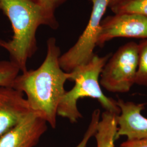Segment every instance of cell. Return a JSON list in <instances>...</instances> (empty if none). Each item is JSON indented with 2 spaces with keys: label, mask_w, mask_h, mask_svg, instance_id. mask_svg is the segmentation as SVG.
Masks as SVG:
<instances>
[{
  "label": "cell",
  "mask_w": 147,
  "mask_h": 147,
  "mask_svg": "<svg viewBox=\"0 0 147 147\" xmlns=\"http://www.w3.org/2000/svg\"><path fill=\"white\" fill-rule=\"evenodd\" d=\"M20 71L18 66L11 61H0V87H12Z\"/></svg>",
  "instance_id": "cell-13"
},
{
  "label": "cell",
  "mask_w": 147,
  "mask_h": 147,
  "mask_svg": "<svg viewBox=\"0 0 147 147\" xmlns=\"http://www.w3.org/2000/svg\"><path fill=\"white\" fill-rule=\"evenodd\" d=\"M100 111L99 109H96L93 111L92 115L89 126L84 134L83 138L82 139L81 141L75 147H87L89 140L93 136H94L97 125L100 121Z\"/></svg>",
  "instance_id": "cell-14"
},
{
  "label": "cell",
  "mask_w": 147,
  "mask_h": 147,
  "mask_svg": "<svg viewBox=\"0 0 147 147\" xmlns=\"http://www.w3.org/2000/svg\"><path fill=\"white\" fill-rule=\"evenodd\" d=\"M110 9L115 14L131 13L147 17V0H123Z\"/></svg>",
  "instance_id": "cell-11"
},
{
  "label": "cell",
  "mask_w": 147,
  "mask_h": 147,
  "mask_svg": "<svg viewBox=\"0 0 147 147\" xmlns=\"http://www.w3.org/2000/svg\"><path fill=\"white\" fill-rule=\"evenodd\" d=\"M117 102L120 109L117 116V139L121 136H126L127 140L147 138V118L141 113L144 105L121 99Z\"/></svg>",
  "instance_id": "cell-9"
},
{
  "label": "cell",
  "mask_w": 147,
  "mask_h": 147,
  "mask_svg": "<svg viewBox=\"0 0 147 147\" xmlns=\"http://www.w3.org/2000/svg\"><path fill=\"white\" fill-rule=\"evenodd\" d=\"M138 45V61L135 84L147 87V39Z\"/></svg>",
  "instance_id": "cell-12"
},
{
  "label": "cell",
  "mask_w": 147,
  "mask_h": 147,
  "mask_svg": "<svg viewBox=\"0 0 147 147\" xmlns=\"http://www.w3.org/2000/svg\"><path fill=\"white\" fill-rule=\"evenodd\" d=\"M110 56V54L102 57L94 55L88 62L70 72V80L74 81L75 85L72 89L65 92L60 101L58 116L67 118L71 123H77L82 117L78 108V102L84 98L95 99L105 111L119 114L117 101L105 95L100 87V74Z\"/></svg>",
  "instance_id": "cell-3"
},
{
  "label": "cell",
  "mask_w": 147,
  "mask_h": 147,
  "mask_svg": "<svg viewBox=\"0 0 147 147\" xmlns=\"http://www.w3.org/2000/svg\"><path fill=\"white\" fill-rule=\"evenodd\" d=\"M42 6L49 13L55 16V11L67 0H35Z\"/></svg>",
  "instance_id": "cell-15"
},
{
  "label": "cell",
  "mask_w": 147,
  "mask_h": 147,
  "mask_svg": "<svg viewBox=\"0 0 147 147\" xmlns=\"http://www.w3.org/2000/svg\"><path fill=\"white\" fill-rule=\"evenodd\" d=\"M123 1V0H110L109 4V8H111L115 6Z\"/></svg>",
  "instance_id": "cell-17"
},
{
  "label": "cell",
  "mask_w": 147,
  "mask_h": 147,
  "mask_svg": "<svg viewBox=\"0 0 147 147\" xmlns=\"http://www.w3.org/2000/svg\"><path fill=\"white\" fill-rule=\"evenodd\" d=\"M118 37L147 39V17L131 13H117L102 19L97 46Z\"/></svg>",
  "instance_id": "cell-6"
},
{
  "label": "cell",
  "mask_w": 147,
  "mask_h": 147,
  "mask_svg": "<svg viewBox=\"0 0 147 147\" xmlns=\"http://www.w3.org/2000/svg\"><path fill=\"white\" fill-rule=\"evenodd\" d=\"M90 1L92 11L84 31L73 46L59 57L60 65L66 72L88 62L94 56V50L97 46L101 21L110 0Z\"/></svg>",
  "instance_id": "cell-5"
},
{
  "label": "cell",
  "mask_w": 147,
  "mask_h": 147,
  "mask_svg": "<svg viewBox=\"0 0 147 147\" xmlns=\"http://www.w3.org/2000/svg\"><path fill=\"white\" fill-rule=\"evenodd\" d=\"M0 11L9 19L13 32L11 40L0 39V47L8 52L11 62L25 72L28 59L37 51L38 28L46 25L55 30L58 22L35 0H0Z\"/></svg>",
  "instance_id": "cell-2"
},
{
  "label": "cell",
  "mask_w": 147,
  "mask_h": 147,
  "mask_svg": "<svg viewBox=\"0 0 147 147\" xmlns=\"http://www.w3.org/2000/svg\"><path fill=\"white\" fill-rule=\"evenodd\" d=\"M47 45L46 57L40 67L18 75L12 87L26 95L31 110L55 129L58 105L66 92L64 84L70 80V73L60 65L61 52L56 39L49 38Z\"/></svg>",
  "instance_id": "cell-1"
},
{
  "label": "cell",
  "mask_w": 147,
  "mask_h": 147,
  "mask_svg": "<svg viewBox=\"0 0 147 147\" xmlns=\"http://www.w3.org/2000/svg\"><path fill=\"white\" fill-rule=\"evenodd\" d=\"M31 111L22 92L11 87H0V137Z\"/></svg>",
  "instance_id": "cell-8"
},
{
  "label": "cell",
  "mask_w": 147,
  "mask_h": 147,
  "mask_svg": "<svg viewBox=\"0 0 147 147\" xmlns=\"http://www.w3.org/2000/svg\"><path fill=\"white\" fill-rule=\"evenodd\" d=\"M119 147H147V138L127 140Z\"/></svg>",
  "instance_id": "cell-16"
},
{
  "label": "cell",
  "mask_w": 147,
  "mask_h": 147,
  "mask_svg": "<svg viewBox=\"0 0 147 147\" xmlns=\"http://www.w3.org/2000/svg\"><path fill=\"white\" fill-rule=\"evenodd\" d=\"M117 116L106 111L101 114L94 135L97 147H115L117 140Z\"/></svg>",
  "instance_id": "cell-10"
},
{
  "label": "cell",
  "mask_w": 147,
  "mask_h": 147,
  "mask_svg": "<svg viewBox=\"0 0 147 147\" xmlns=\"http://www.w3.org/2000/svg\"><path fill=\"white\" fill-rule=\"evenodd\" d=\"M47 129V122L31 111L0 137V147H34Z\"/></svg>",
  "instance_id": "cell-7"
},
{
  "label": "cell",
  "mask_w": 147,
  "mask_h": 147,
  "mask_svg": "<svg viewBox=\"0 0 147 147\" xmlns=\"http://www.w3.org/2000/svg\"><path fill=\"white\" fill-rule=\"evenodd\" d=\"M138 61V45L127 42L108 59L100 74V84L112 93L128 92L135 84Z\"/></svg>",
  "instance_id": "cell-4"
}]
</instances>
